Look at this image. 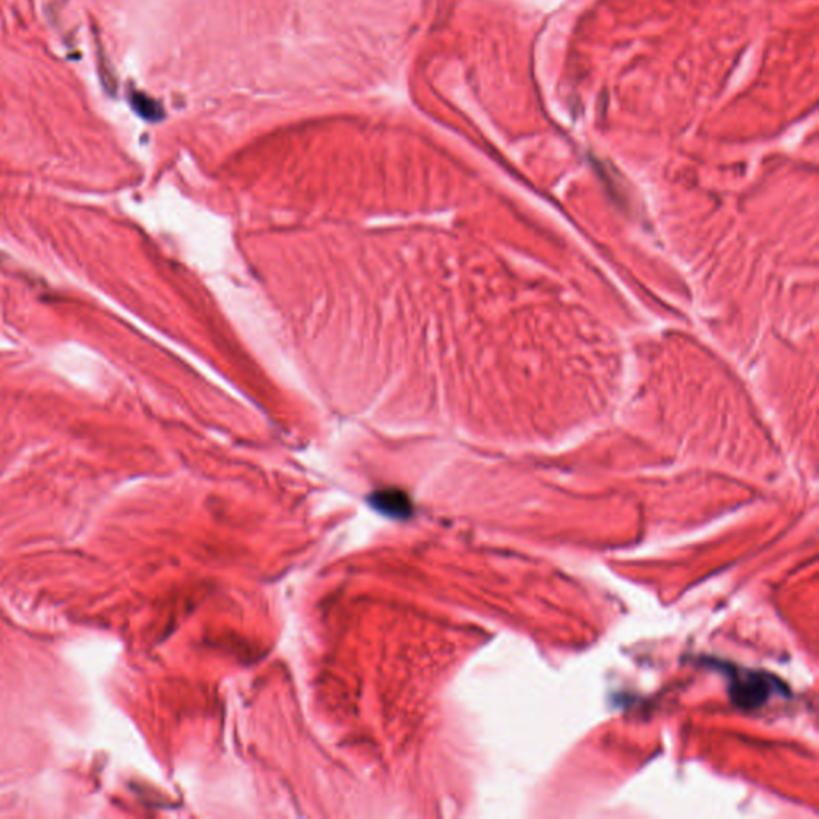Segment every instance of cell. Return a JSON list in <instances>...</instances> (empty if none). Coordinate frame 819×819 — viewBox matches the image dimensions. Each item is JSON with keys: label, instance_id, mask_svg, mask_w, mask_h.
Instances as JSON below:
<instances>
[{"label": "cell", "instance_id": "obj_1", "mask_svg": "<svg viewBox=\"0 0 819 819\" xmlns=\"http://www.w3.org/2000/svg\"><path fill=\"white\" fill-rule=\"evenodd\" d=\"M371 504L381 514L391 517H405L412 512L408 496L400 490H380L371 496Z\"/></svg>", "mask_w": 819, "mask_h": 819}]
</instances>
